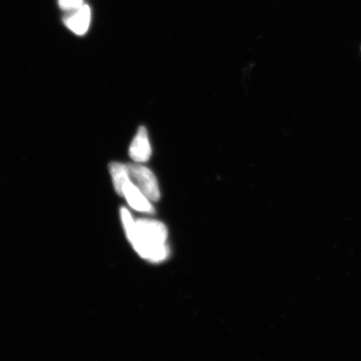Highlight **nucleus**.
<instances>
[{"mask_svg": "<svg viewBox=\"0 0 361 361\" xmlns=\"http://www.w3.org/2000/svg\"><path fill=\"white\" fill-rule=\"evenodd\" d=\"M120 218L127 238L143 259L160 263L168 259V230L163 223L154 219H134L129 210L122 207Z\"/></svg>", "mask_w": 361, "mask_h": 361, "instance_id": "1", "label": "nucleus"}, {"mask_svg": "<svg viewBox=\"0 0 361 361\" xmlns=\"http://www.w3.org/2000/svg\"><path fill=\"white\" fill-rule=\"evenodd\" d=\"M120 196L126 198L128 204L132 209L144 214L154 213V207L152 205L151 201L145 196L142 191L132 182L131 179L127 182L123 186Z\"/></svg>", "mask_w": 361, "mask_h": 361, "instance_id": "3", "label": "nucleus"}, {"mask_svg": "<svg viewBox=\"0 0 361 361\" xmlns=\"http://www.w3.org/2000/svg\"><path fill=\"white\" fill-rule=\"evenodd\" d=\"M131 159L136 163H145L150 159L152 147L146 128L140 127L129 148Z\"/></svg>", "mask_w": 361, "mask_h": 361, "instance_id": "4", "label": "nucleus"}, {"mask_svg": "<svg viewBox=\"0 0 361 361\" xmlns=\"http://www.w3.org/2000/svg\"><path fill=\"white\" fill-rule=\"evenodd\" d=\"M90 22V9L88 6L83 5L74 13L65 19V23L74 34L82 35L88 31Z\"/></svg>", "mask_w": 361, "mask_h": 361, "instance_id": "5", "label": "nucleus"}, {"mask_svg": "<svg viewBox=\"0 0 361 361\" xmlns=\"http://www.w3.org/2000/svg\"><path fill=\"white\" fill-rule=\"evenodd\" d=\"M128 172L131 181L142 191V193L151 202L159 200L161 194L159 182L150 169L138 164L127 165Z\"/></svg>", "mask_w": 361, "mask_h": 361, "instance_id": "2", "label": "nucleus"}, {"mask_svg": "<svg viewBox=\"0 0 361 361\" xmlns=\"http://www.w3.org/2000/svg\"><path fill=\"white\" fill-rule=\"evenodd\" d=\"M110 173L113 181L115 192L120 195L123 186L131 180L127 165L120 163H112L109 166Z\"/></svg>", "mask_w": 361, "mask_h": 361, "instance_id": "6", "label": "nucleus"}, {"mask_svg": "<svg viewBox=\"0 0 361 361\" xmlns=\"http://www.w3.org/2000/svg\"><path fill=\"white\" fill-rule=\"evenodd\" d=\"M59 5L62 10H76L83 6V0H59Z\"/></svg>", "mask_w": 361, "mask_h": 361, "instance_id": "7", "label": "nucleus"}]
</instances>
